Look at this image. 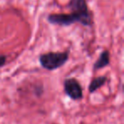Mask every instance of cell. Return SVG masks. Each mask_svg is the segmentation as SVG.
Masks as SVG:
<instances>
[{"label": "cell", "mask_w": 124, "mask_h": 124, "mask_svg": "<svg viewBox=\"0 0 124 124\" xmlns=\"http://www.w3.org/2000/svg\"><path fill=\"white\" fill-rule=\"evenodd\" d=\"M69 53L66 52H48L39 57L40 64L48 70H54L60 68L68 60Z\"/></svg>", "instance_id": "6da1fadb"}, {"label": "cell", "mask_w": 124, "mask_h": 124, "mask_svg": "<svg viewBox=\"0 0 124 124\" xmlns=\"http://www.w3.org/2000/svg\"><path fill=\"white\" fill-rule=\"evenodd\" d=\"M69 8H71L73 15L76 16L79 23L85 26L92 25V17L88 10L86 0H71Z\"/></svg>", "instance_id": "7a4b0ae2"}, {"label": "cell", "mask_w": 124, "mask_h": 124, "mask_svg": "<svg viewBox=\"0 0 124 124\" xmlns=\"http://www.w3.org/2000/svg\"><path fill=\"white\" fill-rule=\"evenodd\" d=\"M48 21L53 25H59L60 26H68L78 22V20L75 15L71 14H52L47 18Z\"/></svg>", "instance_id": "3957f363"}, {"label": "cell", "mask_w": 124, "mask_h": 124, "mask_svg": "<svg viewBox=\"0 0 124 124\" xmlns=\"http://www.w3.org/2000/svg\"><path fill=\"white\" fill-rule=\"evenodd\" d=\"M65 91L73 100H78L83 97L82 87L75 78H68L64 83Z\"/></svg>", "instance_id": "277c9868"}, {"label": "cell", "mask_w": 124, "mask_h": 124, "mask_svg": "<svg viewBox=\"0 0 124 124\" xmlns=\"http://www.w3.org/2000/svg\"><path fill=\"white\" fill-rule=\"evenodd\" d=\"M110 63V53L108 51H104L101 52L99 59L95 62L94 65V69H99L107 66Z\"/></svg>", "instance_id": "5b68a950"}, {"label": "cell", "mask_w": 124, "mask_h": 124, "mask_svg": "<svg viewBox=\"0 0 124 124\" xmlns=\"http://www.w3.org/2000/svg\"><path fill=\"white\" fill-rule=\"evenodd\" d=\"M106 81V77L105 76H101V77H98V78H94L93 81L91 82V84L89 85L88 87V90L89 92H94L95 90H97L99 88H100Z\"/></svg>", "instance_id": "8992f818"}, {"label": "cell", "mask_w": 124, "mask_h": 124, "mask_svg": "<svg viewBox=\"0 0 124 124\" xmlns=\"http://www.w3.org/2000/svg\"><path fill=\"white\" fill-rule=\"evenodd\" d=\"M5 62H6V57L3 55H0V67L4 65Z\"/></svg>", "instance_id": "52a82bcc"}]
</instances>
